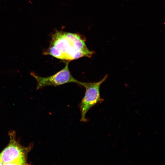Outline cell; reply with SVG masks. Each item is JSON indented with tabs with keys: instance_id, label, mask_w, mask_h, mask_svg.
Here are the masks:
<instances>
[{
	"instance_id": "6da1fadb",
	"label": "cell",
	"mask_w": 165,
	"mask_h": 165,
	"mask_svg": "<svg viewBox=\"0 0 165 165\" xmlns=\"http://www.w3.org/2000/svg\"><path fill=\"white\" fill-rule=\"evenodd\" d=\"M94 53L88 49L81 36L58 31L53 35L49 46L43 50L42 53L69 61L83 57H90Z\"/></svg>"
},
{
	"instance_id": "7a4b0ae2",
	"label": "cell",
	"mask_w": 165,
	"mask_h": 165,
	"mask_svg": "<svg viewBox=\"0 0 165 165\" xmlns=\"http://www.w3.org/2000/svg\"><path fill=\"white\" fill-rule=\"evenodd\" d=\"M69 61H67L64 68L55 74L47 77H42L34 72H31V75L37 81L36 90L47 86H57L65 83L73 82L82 86L83 82L77 80L72 75L68 68Z\"/></svg>"
},
{
	"instance_id": "3957f363",
	"label": "cell",
	"mask_w": 165,
	"mask_h": 165,
	"mask_svg": "<svg viewBox=\"0 0 165 165\" xmlns=\"http://www.w3.org/2000/svg\"><path fill=\"white\" fill-rule=\"evenodd\" d=\"M108 77L106 75L100 81L97 82H84L82 86L86 89L85 95L79 105L81 114V121H85L86 115L89 110L101 100L100 88Z\"/></svg>"
},
{
	"instance_id": "277c9868",
	"label": "cell",
	"mask_w": 165,
	"mask_h": 165,
	"mask_svg": "<svg viewBox=\"0 0 165 165\" xmlns=\"http://www.w3.org/2000/svg\"><path fill=\"white\" fill-rule=\"evenodd\" d=\"M25 151L13 139L0 153V156L3 164L24 165L25 164Z\"/></svg>"
},
{
	"instance_id": "5b68a950",
	"label": "cell",
	"mask_w": 165,
	"mask_h": 165,
	"mask_svg": "<svg viewBox=\"0 0 165 165\" xmlns=\"http://www.w3.org/2000/svg\"><path fill=\"white\" fill-rule=\"evenodd\" d=\"M0 165H3V163L0 156Z\"/></svg>"
}]
</instances>
